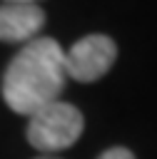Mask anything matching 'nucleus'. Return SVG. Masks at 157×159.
I'll use <instances>...</instances> for the list:
<instances>
[{
    "mask_svg": "<svg viewBox=\"0 0 157 159\" xmlns=\"http://www.w3.org/2000/svg\"><path fill=\"white\" fill-rule=\"evenodd\" d=\"M2 2H22V5H37V0H2Z\"/></svg>",
    "mask_w": 157,
    "mask_h": 159,
    "instance_id": "nucleus-6",
    "label": "nucleus"
},
{
    "mask_svg": "<svg viewBox=\"0 0 157 159\" xmlns=\"http://www.w3.org/2000/svg\"><path fill=\"white\" fill-rule=\"evenodd\" d=\"M117 60V42L107 35H87L65 52V75L77 82L105 77Z\"/></svg>",
    "mask_w": 157,
    "mask_h": 159,
    "instance_id": "nucleus-3",
    "label": "nucleus"
},
{
    "mask_svg": "<svg viewBox=\"0 0 157 159\" xmlns=\"http://www.w3.org/2000/svg\"><path fill=\"white\" fill-rule=\"evenodd\" d=\"M45 25L40 5L2 2L0 5V42H30Z\"/></svg>",
    "mask_w": 157,
    "mask_h": 159,
    "instance_id": "nucleus-4",
    "label": "nucleus"
},
{
    "mask_svg": "<svg viewBox=\"0 0 157 159\" xmlns=\"http://www.w3.org/2000/svg\"><path fill=\"white\" fill-rule=\"evenodd\" d=\"M65 77V50L60 42L35 37L10 60L2 75V99L12 112L30 117L60 99Z\"/></svg>",
    "mask_w": 157,
    "mask_h": 159,
    "instance_id": "nucleus-1",
    "label": "nucleus"
},
{
    "mask_svg": "<svg viewBox=\"0 0 157 159\" xmlns=\"http://www.w3.org/2000/svg\"><path fill=\"white\" fill-rule=\"evenodd\" d=\"M35 159H60V157H55V154H40V157H35Z\"/></svg>",
    "mask_w": 157,
    "mask_h": 159,
    "instance_id": "nucleus-7",
    "label": "nucleus"
},
{
    "mask_svg": "<svg viewBox=\"0 0 157 159\" xmlns=\"http://www.w3.org/2000/svg\"><path fill=\"white\" fill-rule=\"evenodd\" d=\"M85 129V117L82 112L70 104V102H52L35 114H30L27 122V142L42 152V154H55L67 147H72Z\"/></svg>",
    "mask_w": 157,
    "mask_h": 159,
    "instance_id": "nucleus-2",
    "label": "nucleus"
},
{
    "mask_svg": "<svg viewBox=\"0 0 157 159\" xmlns=\"http://www.w3.org/2000/svg\"><path fill=\"white\" fill-rule=\"evenodd\" d=\"M97 159H135V154H132L127 147H110V149H105Z\"/></svg>",
    "mask_w": 157,
    "mask_h": 159,
    "instance_id": "nucleus-5",
    "label": "nucleus"
}]
</instances>
